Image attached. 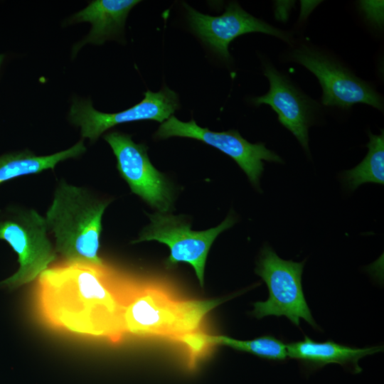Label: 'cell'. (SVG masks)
<instances>
[{
    "mask_svg": "<svg viewBox=\"0 0 384 384\" xmlns=\"http://www.w3.org/2000/svg\"><path fill=\"white\" fill-rule=\"evenodd\" d=\"M4 58V55L0 54V66H1V63L3 61Z\"/></svg>",
    "mask_w": 384,
    "mask_h": 384,
    "instance_id": "obj_19",
    "label": "cell"
},
{
    "mask_svg": "<svg viewBox=\"0 0 384 384\" xmlns=\"http://www.w3.org/2000/svg\"><path fill=\"white\" fill-rule=\"evenodd\" d=\"M201 336L206 350L212 346L220 345L272 361H284L287 358V346L272 336H263L245 341L205 333H203Z\"/></svg>",
    "mask_w": 384,
    "mask_h": 384,
    "instance_id": "obj_17",
    "label": "cell"
},
{
    "mask_svg": "<svg viewBox=\"0 0 384 384\" xmlns=\"http://www.w3.org/2000/svg\"><path fill=\"white\" fill-rule=\"evenodd\" d=\"M179 109L176 93L166 87L159 92L147 90L144 98L130 108L115 113L95 110L90 100H75L69 113L70 122L80 127L82 137L95 142L115 125L140 120L164 122Z\"/></svg>",
    "mask_w": 384,
    "mask_h": 384,
    "instance_id": "obj_10",
    "label": "cell"
},
{
    "mask_svg": "<svg viewBox=\"0 0 384 384\" xmlns=\"http://www.w3.org/2000/svg\"><path fill=\"white\" fill-rule=\"evenodd\" d=\"M117 159V168L132 193L161 213L169 211L172 192L164 176L151 163L147 147L134 143L131 136L112 132L104 136Z\"/></svg>",
    "mask_w": 384,
    "mask_h": 384,
    "instance_id": "obj_9",
    "label": "cell"
},
{
    "mask_svg": "<svg viewBox=\"0 0 384 384\" xmlns=\"http://www.w3.org/2000/svg\"><path fill=\"white\" fill-rule=\"evenodd\" d=\"M287 346V357L300 361L311 368H321L330 363L353 367L355 373L361 371L358 361L382 350L380 346L352 348L332 341L316 342L307 336L302 341Z\"/></svg>",
    "mask_w": 384,
    "mask_h": 384,
    "instance_id": "obj_14",
    "label": "cell"
},
{
    "mask_svg": "<svg viewBox=\"0 0 384 384\" xmlns=\"http://www.w3.org/2000/svg\"><path fill=\"white\" fill-rule=\"evenodd\" d=\"M139 2V0H95L74 14L70 23L89 22L92 28L89 34L74 46L73 55L87 43L101 45L119 36L123 31L128 14Z\"/></svg>",
    "mask_w": 384,
    "mask_h": 384,
    "instance_id": "obj_13",
    "label": "cell"
},
{
    "mask_svg": "<svg viewBox=\"0 0 384 384\" xmlns=\"http://www.w3.org/2000/svg\"><path fill=\"white\" fill-rule=\"evenodd\" d=\"M86 151L83 140L72 147L47 156H36L26 150L0 156V183L25 175L54 169L60 161L76 158Z\"/></svg>",
    "mask_w": 384,
    "mask_h": 384,
    "instance_id": "obj_15",
    "label": "cell"
},
{
    "mask_svg": "<svg viewBox=\"0 0 384 384\" xmlns=\"http://www.w3.org/2000/svg\"><path fill=\"white\" fill-rule=\"evenodd\" d=\"M150 224L141 232L134 243L156 240L166 244L170 255L165 264L167 268L179 262L191 265L196 272L201 286L203 285L204 270L210 248L219 234L231 228L235 223L232 214L219 225L203 231H194L191 225L180 217L166 213L149 215Z\"/></svg>",
    "mask_w": 384,
    "mask_h": 384,
    "instance_id": "obj_5",
    "label": "cell"
},
{
    "mask_svg": "<svg viewBox=\"0 0 384 384\" xmlns=\"http://www.w3.org/2000/svg\"><path fill=\"white\" fill-rule=\"evenodd\" d=\"M221 300H183L154 284H134L124 312L126 334L183 342L201 332L206 315Z\"/></svg>",
    "mask_w": 384,
    "mask_h": 384,
    "instance_id": "obj_2",
    "label": "cell"
},
{
    "mask_svg": "<svg viewBox=\"0 0 384 384\" xmlns=\"http://www.w3.org/2000/svg\"><path fill=\"white\" fill-rule=\"evenodd\" d=\"M155 136L159 139L171 137L192 138L216 148L232 158L257 188H260V178L264 171L263 161L284 162L274 151L267 149L265 144H252L235 129L212 132L199 127L193 119L184 122L171 116L162 122Z\"/></svg>",
    "mask_w": 384,
    "mask_h": 384,
    "instance_id": "obj_8",
    "label": "cell"
},
{
    "mask_svg": "<svg viewBox=\"0 0 384 384\" xmlns=\"http://www.w3.org/2000/svg\"><path fill=\"white\" fill-rule=\"evenodd\" d=\"M305 261L301 262L280 258L268 245L261 250L255 273L265 282L269 297L253 304L252 315L257 319L267 316H286L299 326L304 319L318 328L306 302L302 276Z\"/></svg>",
    "mask_w": 384,
    "mask_h": 384,
    "instance_id": "obj_4",
    "label": "cell"
},
{
    "mask_svg": "<svg viewBox=\"0 0 384 384\" xmlns=\"http://www.w3.org/2000/svg\"><path fill=\"white\" fill-rule=\"evenodd\" d=\"M360 5L369 21L378 26L382 25L383 21V1H360Z\"/></svg>",
    "mask_w": 384,
    "mask_h": 384,
    "instance_id": "obj_18",
    "label": "cell"
},
{
    "mask_svg": "<svg viewBox=\"0 0 384 384\" xmlns=\"http://www.w3.org/2000/svg\"><path fill=\"white\" fill-rule=\"evenodd\" d=\"M133 284L105 265L65 262L39 275L38 309L53 328L117 343L126 334L124 312Z\"/></svg>",
    "mask_w": 384,
    "mask_h": 384,
    "instance_id": "obj_1",
    "label": "cell"
},
{
    "mask_svg": "<svg viewBox=\"0 0 384 384\" xmlns=\"http://www.w3.org/2000/svg\"><path fill=\"white\" fill-rule=\"evenodd\" d=\"M368 149L366 157L354 168L343 173L342 180L350 191L366 183L384 184V133L368 132Z\"/></svg>",
    "mask_w": 384,
    "mask_h": 384,
    "instance_id": "obj_16",
    "label": "cell"
},
{
    "mask_svg": "<svg viewBox=\"0 0 384 384\" xmlns=\"http://www.w3.org/2000/svg\"><path fill=\"white\" fill-rule=\"evenodd\" d=\"M44 217L30 210L0 222V240L18 255L19 268L0 283L10 289L28 284L39 277L56 259V251L47 237Z\"/></svg>",
    "mask_w": 384,
    "mask_h": 384,
    "instance_id": "obj_6",
    "label": "cell"
},
{
    "mask_svg": "<svg viewBox=\"0 0 384 384\" xmlns=\"http://www.w3.org/2000/svg\"><path fill=\"white\" fill-rule=\"evenodd\" d=\"M264 75L269 80L270 89L264 95L254 98L253 103L257 106L270 105L277 114L279 123L292 132L309 153V127L313 110L311 102L272 65H265Z\"/></svg>",
    "mask_w": 384,
    "mask_h": 384,
    "instance_id": "obj_12",
    "label": "cell"
},
{
    "mask_svg": "<svg viewBox=\"0 0 384 384\" xmlns=\"http://www.w3.org/2000/svg\"><path fill=\"white\" fill-rule=\"evenodd\" d=\"M191 28L198 37L224 60H229V44L237 37L249 33H262L279 38L287 43L289 33L275 28L243 10L236 2H231L218 16L203 14L184 4Z\"/></svg>",
    "mask_w": 384,
    "mask_h": 384,
    "instance_id": "obj_11",
    "label": "cell"
},
{
    "mask_svg": "<svg viewBox=\"0 0 384 384\" xmlns=\"http://www.w3.org/2000/svg\"><path fill=\"white\" fill-rule=\"evenodd\" d=\"M293 60L311 71L322 88L323 105L348 109L357 103L383 109L382 96L367 82L324 53L302 45L291 53Z\"/></svg>",
    "mask_w": 384,
    "mask_h": 384,
    "instance_id": "obj_7",
    "label": "cell"
},
{
    "mask_svg": "<svg viewBox=\"0 0 384 384\" xmlns=\"http://www.w3.org/2000/svg\"><path fill=\"white\" fill-rule=\"evenodd\" d=\"M108 202L61 181L45 218L55 238V251L68 263L102 266L99 257L102 218Z\"/></svg>",
    "mask_w": 384,
    "mask_h": 384,
    "instance_id": "obj_3",
    "label": "cell"
}]
</instances>
